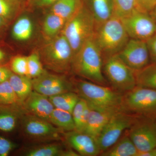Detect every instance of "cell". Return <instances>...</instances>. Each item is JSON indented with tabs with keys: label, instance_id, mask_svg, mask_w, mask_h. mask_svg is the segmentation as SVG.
Instances as JSON below:
<instances>
[{
	"label": "cell",
	"instance_id": "obj_17",
	"mask_svg": "<svg viewBox=\"0 0 156 156\" xmlns=\"http://www.w3.org/2000/svg\"><path fill=\"white\" fill-rule=\"evenodd\" d=\"M83 1L84 5L95 19L96 29L114 15L112 0H83Z\"/></svg>",
	"mask_w": 156,
	"mask_h": 156
},
{
	"label": "cell",
	"instance_id": "obj_14",
	"mask_svg": "<svg viewBox=\"0 0 156 156\" xmlns=\"http://www.w3.org/2000/svg\"><path fill=\"white\" fill-rule=\"evenodd\" d=\"M66 140L80 155L95 156L101 154L97 140L86 133L74 131L65 134Z\"/></svg>",
	"mask_w": 156,
	"mask_h": 156
},
{
	"label": "cell",
	"instance_id": "obj_37",
	"mask_svg": "<svg viewBox=\"0 0 156 156\" xmlns=\"http://www.w3.org/2000/svg\"><path fill=\"white\" fill-rule=\"evenodd\" d=\"M12 73L8 68L0 66V84L9 80Z\"/></svg>",
	"mask_w": 156,
	"mask_h": 156
},
{
	"label": "cell",
	"instance_id": "obj_32",
	"mask_svg": "<svg viewBox=\"0 0 156 156\" xmlns=\"http://www.w3.org/2000/svg\"><path fill=\"white\" fill-rule=\"evenodd\" d=\"M28 77L35 78L45 72L43 69L41 58L36 53H32L27 56Z\"/></svg>",
	"mask_w": 156,
	"mask_h": 156
},
{
	"label": "cell",
	"instance_id": "obj_39",
	"mask_svg": "<svg viewBox=\"0 0 156 156\" xmlns=\"http://www.w3.org/2000/svg\"><path fill=\"white\" fill-rule=\"evenodd\" d=\"M154 149L148 151L138 152L137 156H155Z\"/></svg>",
	"mask_w": 156,
	"mask_h": 156
},
{
	"label": "cell",
	"instance_id": "obj_30",
	"mask_svg": "<svg viewBox=\"0 0 156 156\" xmlns=\"http://www.w3.org/2000/svg\"><path fill=\"white\" fill-rule=\"evenodd\" d=\"M21 103L9 80L0 84V105H16Z\"/></svg>",
	"mask_w": 156,
	"mask_h": 156
},
{
	"label": "cell",
	"instance_id": "obj_2",
	"mask_svg": "<svg viewBox=\"0 0 156 156\" xmlns=\"http://www.w3.org/2000/svg\"><path fill=\"white\" fill-rule=\"evenodd\" d=\"M94 37L103 61L117 55L130 39L122 20L115 14L97 27Z\"/></svg>",
	"mask_w": 156,
	"mask_h": 156
},
{
	"label": "cell",
	"instance_id": "obj_12",
	"mask_svg": "<svg viewBox=\"0 0 156 156\" xmlns=\"http://www.w3.org/2000/svg\"><path fill=\"white\" fill-rule=\"evenodd\" d=\"M32 83L34 91L48 97L73 91L72 83L63 77L50 74L46 72L41 75L34 78Z\"/></svg>",
	"mask_w": 156,
	"mask_h": 156
},
{
	"label": "cell",
	"instance_id": "obj_4",
	"mask_svg": "<svg viewBox=\"0 0 156 156\" xmlns=\"http://www.w3.org/2000/svg\"><path fill=\"white\" fill-rule=\"evenodd\" d=\"M96 29L95 19L83 4L66 21L61 33L68 41L75 56L84 43L94 36Z\"/></svg>",
	"mask_w": 156,
	"mask_h": 156
},
{
	"label": "cell",
	"instance_id": "obj_41",
	"mask_svg": "<svg viewBox=\"0 0 156 156\" xmlns=\"http://www.w3.org/2000/svg\"><path fill=\"white\" fill-rule=\"evenodd\" d=\"M7 20L0 16V29L2 28L6 25Z\"/></svg>",
	"mask_w": 156,
	"mask_h": 156
},
{
	"label": "cell",
	"instance_id": "obj_43",
	"mask_svg": "<svg viewBox=\"0 0 156 156\" xmlns=\"http://www.w3.org/2000/svg\"><path fill=\"white\" fill-rule=\"evenodd\" d=\"M155 156H156V147L155 148Z\"/></svg>",
	"mask_w": 156,
	"mask_h": 156
},
{
	"label": "cell",
	"instance_id": "obj_10",
	"mask_svg": "<svg viewBox=\"0 0 156 156\" xmlns=\"http://www.w3.org/2000/svg\"><path fill=\"white\" fill-rule=\"evenodd\" d=\"M116 55L134 72L143 69L151 63L147 44L144 41L130 38Z\"/></svg>",
	"mask_w": 156,
	"mask_h": 156
},
{
	"label": "cell",
	"instance_id": "obj_21",
	"mask_svg": "<svg viewBox=\"0 0 156 156\" xmlns=\"http://www.w3.org/2000/svg\"><path fill=\"white\" fill-rule=\"evenodd\" d=\"M14 106L0 105V131L11 132L16 127L20 115Z\"/></svg>",
	"mask_w": 156,
	"mask_h": 156
},
{
	"label": "cell",
	"instance_id": "obj_31",
	"mask_svg": "<svg viewBox=\"0 0 156 156\" xmlns=\"http://www.w3.org/2000/svg\"><path fill=\"white\" fill-rule=\"evenodd\" d=\"M19 7V0H0V16L7 20L13 19Z\"/></svg>",
	"mask_w": 156,
	"mask_h": 156
},
{
	"label": "cell",
	"instance_id": "obj_23",
	"mask_svg": "<svg viewBox=\"0 0 156 156\" xmlns=\"http://www.w3.org/2000/svg\"><path fill=\"white\" fill-rule=\"evenodd\" d=\"M66 20L53 13H50L45 17L43 31L45 37L51 40L60 33Z\"/></svg>",
	"mask_w": 156,
	"mask_h": 156
},
{
	"label": "cell",
	"instance_id": "obj_38",
	"mask_svg": "<svg viewBox=\"0 0 156 156\" xmlns=\"http://www.w3.org/2000/svg\"><path fill=\"white\" fill-rule=\"evenodd\" d=\"M37 6L45 7L51 5L58 0H34Z\"/></svg>",
	"mask_w": 156,
	"mask_h": 156
},
{
	"label": "cell",
	"instance_id": "obj_28",
	"mask_svg": "<svg viewBox=\"0 0 156 156\" xmlns=\"http://www.w3.org/2000/svg\"><path fill=\"white\" fill-rule=\"evenodd\" d=\"M112 2L114 14L120 18L126 17L135 10L143 11L137 0H112Z\"/></svg>",
	"mask_w": 156,
	"mask_h": 156
},
{
	"label": "cell",
	"instance_id": "obj_8",
	"mask_svg": "<svg viewBox=\"0 0 156 156\" xmlns=\"http://www.w3.org/2000/svg\"><path fill=\"white\" fill-rule=\"evenodd\" d=\"M123 111H118L112 116L98 137L101 152L112 146L120 139L123 132L131 128L136 121L135 117Z\"/></svg>",
	"mask_w": 156,
	"mask_h": 156
},
{
	"label": "cell",
	"instance_id": "obj_20",
	"mask_svg": "<svg viewBox=\"0 0 156 156\" xmlns=\"http://www.w3.org/2000/svg\"><path fill=\"white\" fill-rule=\"evenodd\" d=\"M9 81L21 104L32 92V80L27 76L12 74Z\"/></svg>",
	"mask_w": 156,
	"mask_h": 156
},
{
	"label": "cell",
	"instance_id": "obj_29",
	"mask_svg": "<svg viewBox=\"0 0 156 156\" xmlns=\"http://www.w3.org/2000/svg\"><path fill=\"white\" fill-rule=\"evenodd\" d=\"M64 150L58 144L41 146L30 150L25 153L27 156H63Z\"/></svg>",
	"mask_w": 156,
	"mask_h": 156
},
{
	"label": "cell",
	"instance_id": "obj_5",
	"mask_svg": "<svg viewBox=\"0 0 156 156\" xmlns=\"http://www.w3.org/2000/svg\"><path fill=\"white\" fill-rule=\"evenodd\" d=\"M74 54L67 39L61 33L49 40L41 51V59L49 69L59 73L71 69Z\"/></svg>",
	"mask_w": 156,
	"mask_h": 156
},
{
	"label": "cell",
	"instance_id": "obj_1",
	"mask_svg": "<svg viewBox=\"0 0 156 156\" xmlns=\"http://www.w3.org/2000/svg\"><path fill=\"white\" fill-rule=\"evenodd\" d=\"M103 66L102 54L93 36L84 43L75 55L71 69L77 75L105 86L107 81L104 75Z\"/></svg>",
	"mask_w": 156,
	"mask_h": 156
},
{
	"label": "cell",
	"instance_id": "obj_6",
	"mask_svg": "<svg viewBox=\"0 0 156 156\" xmlns=\"http://www.w3.org/2000/svg\"><path fill=\"white\" fill-rule=\"evenodd\" d=\"M103 72L112 86L119 91L128 92L136 86L135 72L117 55L104 60Z\"/></svg>",
	"mask_w": 156,
	"mask_h": 156
},
{
	"label": "cell",
	"instance_id": "obj_19",
	"mask_svg": "<svg viewBox=\"0 0 156 156\" xmlns=\"http://www.w3.org/2000/svg\"><path fill=\"white\" fill-rule=\"evenodd\" d=\"M83 5V0H58L52 5L51 13L67 21Z\"/></svg>",
	"mask_w": 156,
	"mask_h": 156
},
{
	"label": "cell",
	"instance_id": "obj_25",
	"mask_svg": "<svg viewBox=\"0 0 156 156\" xmlns=\"http://www.w3.org/2000/svg\"><path fill=\"white\" fill-rule=\"evenodd\" d=\"M90 109L91 108L87 101L83 98H80L72 113L75 125L76 131L83 132L87 125Z\"/></svg>",
	"mask_w": 156,
	"mask_h": 156
},
{
	"label": "cell",
	"instance_id": "obj_35",
	"mask_svg": "<svg viewBox=\"0 0 156 156\" xmlns=\"http://www.w3.org/2000/svg\"><path fill=\"white\" fill-rule=\"evenodd\" d=\"M151 63L156 64V33L146 41Z\"/></svg>",
	"mask_w": 156,
	"mask_h": 156
},
{
	"label": "cell",
	"instance_id": "obj_42",
	"mask_svg": "<svg viewBox=\"0 0 156 156\" xmlns=\"http://www.w3.org/2000/svg\"><path fill=\"white\" fill-rule=\"evenodd\" d=\"M5 57V55H4V53L0 50V61L1 60H2L3 58Z\"/></svg>",
	"mask_w": 156,
	"mask_h": 156
},
{
	"label": "cell",
	"instance_id": "obj_16",
	"mask_svg": "<svg viewBox=\"0 0 156 156\" xmlns=\"http://www.w3.org/2000/svg\"><path fill=\"white\" fill-rule=\"evenodd\" d=\"M121 110L122 109H95L91 108L87 125L83 133L90 135L97 140L112 116Z\"/></svg>",
	"mask_w": 156,
	"mask_h": 156
},
{
	"label": "cell",
	"instance_id": "obj_13",
	"mask_svg": "<svg viewBox=\"0 0 156 156\" xmlns=\"http://www.w3.org/2000/svg\"><path fill=\"white\" fill-rule=\"evenodd\" d=\"M22 125L27 135L34 139H56L63 132L48 121L31 114L23 118Z\"/></svg>",
	"mask_w": 156,
	"mask_h": 156
},
{
	"label": "cell",
	"instance_id": "obj_18",
	"mask_svg": "<svg viewBox=\"0 0 156 156\" xmlns=\"http://www.w3.org/2000/svg\"><path fill=\"white\" fill-rule=\"evenodd\" d=\"M138 153V151L130 137L126 135L100 154L103 156H137Z\"/></svg>",
	"mask_w": 156,
	"mask_h": 156
},
{
	"label": "cell",
	"instance_id": "obj_40",
	"mask_svg": "<svg viewBox=\"0 0 156 156\" xmlns=\"http://www.w3.org/2000/svg\"><path fill=\"white\" fill-rule=\"evenodd\" d=\"M149 14L156 22V5L153 9L149 12Z\"/></svg>",
	"mask_w": 156,
	"mask_h": 156
},
{
	"label": "cell",
	"instance_id": "obj_22",
	"mask_svg": "<svg viewBox=\"0 0 156 156\" xmlns=\"http://www.w3.org/2000/svg\"><path fill=\"white\" fill-rule=\"evenodd\" d=\"M49 98L55 108L72 113L80 98L76 92L70 91L50 96Z\"/></svg>",
	"mask_w": 156,
	"mask_h": 156
},
{
	"label": "cell",
	"instance_id": "obj_27",
	"mask_svg": "<svg viewBox=\"0 0 156 156\" xmlns=\"http://www.w3.org/2000/svg\"><path fill=\"white\" fill-rule=\"evenodd\" d=\"M33 32L32 22L29 17L23 16L17 20L14 23L12 28V36L17 41H27L32 35Z\"/></svg>",
	"mask_w": 156,
	"mask_h": 156
},
{
	"label": "cell",
	"instance_id": "obj_7",
	"mask_svg": "<svg viewBox=\"0 0 156 156\" xmlns=\"http://www.w3.org/2000/svg\"><path fill=\"white\" fill-rule=\"evenodd\" d=\"M122 108L138 114L156 115V89L136 86L123 95Z\"/></svg>",
	"mask_w": 156,
	"mask_h": 156
},
{
	"label": "cell",
	"instance_id": "obj_26",
	"mask_svg": "<svg viewBox=\"0 0 156 156\" xmlns=\"http://www.w3.org/2000/svg\"><path fill=\"white\" fill-rule=\"evenodd\" d=\"M135 74L136 86L156 89V64L150 63Z\"/></svg>",
	"mask_w": 156,
	"mask_h": 156
},
{
	"label": "cell",
	"instance_id": "obj_15",
	"mask_svg": "<svg viewBox=\"0 0 156 156\" xmlns=\"http://www.w3.org/2000/svg\"><path fill=\"white\" fill-rule=\"evenodd\" d=\"M22 104L30 114L48 122L55 108L49 97L34 90L23 101Z\"/></svg>",
	"mask_w": 156,
	"mask_h": 156
},
{
	"label": "cell",
	"instance_id": "obj_34",
	"mask_svg": "<svg viewBox=\"0 0 156 156\" xmlns=\"http://www.w3.org/2000/svg\"><path fill=\"white\" fill-rule=\"evenodd\" d=\"M16 145L9 139L0 136V156H7L15 148Z\"/></svg>",
	"mask_w": 156,
	"mask_h": 156
},
{
	"label": "cell",
	"instance_id": "obj_9",
	"mask_svg": "<svg viewBox=\"0 0 156 156\" xmlns=\"http://www.w3.org/2000/svg\"><path fill=\"white\" fill-rule=\"evenodd\" d=\"M121 19L130 38L146 42L156 33V22L149 13L135 10Z\"/></svg>",
	"mask_w": 156,
	"mask_h": 156
},
{
	"label": "cell",
	"instance_id": "obj_3",
	"mask_svg": "<svg viewBox=\"0 0 156 156\" xmlns=\"http://www.w3.org/2000/svg\"><path fill=\"white\" fill-rule=\"evenodd\" d=\"M73 91L95 109H122L123 95L104 86L84 80L75 82Z\"/></svg>",
	"mask_w": 156,
	"mask_h": 156
},
{
	"label": "cell",
	"instance_id": "obj_24",
	"mask_svg": "<svg viewBox=\"0 0 156 156\" xmlns=\"http://www.w3.org/2000/svg\"><path fill=\"white\" fill-rule=\"evenodd\" d=\"M49 122L63 131L68 132L76 130L72 113L62 110L54 108Z\"/></svg>",
	"mask_w": 156,
	"mask_h": 156
},
{
	"label": "cell",
	"instance_id": "obj_36",
	"mask_svg": "<svg viewBox=\"0 0 156 156\" xmlns=\"http://www.w3.org/2000/svg\"><path fill=\"white\" fill-rule=\"evenodd\" d=\"M140 9L149 13L156 5V0H137Z\"/></svg>",
	"mask_w": 156,
	"mask_h": 156
},
{
	"label": "cell",
	"instance_id": "obj_33",
	"mask_svg": "<svg viewBox=\"0 0 156 156\" xmlns=\"http://www.w3.org/2000/svg\"><path fill=\"white\" fill-rule=\"evenodd\" d=\"M11 69L16 74L28 77L27 57L20 56L14 57L11 61Z\"/></svg>",
	"mask_w": 156,
	"mask_h": 156
},
{
	"label": "cell",
	"instance_id": "obj_11",
	"mask_svg": "<svg viewBox=\"0 0 156 156\" xmlns=\"http://www.w3.org/2000/svg\"><path fill=\"white\" fill-rule=\"evenodd\" d=\"M129 130L128 136L138 152L153 150L156 147V123L154 121L136 120Z\"/></svg>",
	"mask_w": 156,
	"mask_h": 156
}]
</instances>
